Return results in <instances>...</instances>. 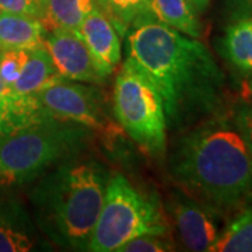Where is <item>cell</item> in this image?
I'll use <instances>...</instances> for the list:
<instances>
[{"instance_id": "cell-1", "label": "cell", "mask_w": 252, "mask_h": 252, "mask_svg": "<svg viewBox=\"0 0 252 252\" xmlns=\"http://www.w3.org/2000/svg\"><path fill=\"white\" fill-rule=\"evenodd\" d=\"M127 34L129 58L160 93L168 130L180 133L230 111L227 77L200 39L152 17L137 20Z\"/></svg>"}, {"instance_id": "cell-2", "label": "cell", "mask_w": 252, "mask_h": 252, "mask_svg": "<svg viewBox=\"0 0 252 252\" xmlns=\"http://www.w3.org/2000/svg\"><path fill=\"white\" fill-rule=\"evenodd\" d=\"M168 156L172 181L225 216L252 195V154L230 111L177 133Z\"/></svg>"}, {"instance_id": "cell-3", "label": "cell", "mask_w": 252, "mask_h": 252, "mask_svg": "<svg viewBox=\"0 0 252 252\" xmlns=\"http://www.w3.org/2000/svg\"><path fill=\"white\" fill-rule=\"evenodd\" d=\"M109 172L97 158L73 157L32 184L30 203L42 237L69 251H87Z\"/></svg>"}, {"instance_id": "cell-4", "label": "cell", "mask_w": 252, "mask_h": 252, "mask_svg": "<svg viewBox=\"0 0 252 252\" xmlns=\"http://www.w3.org/2000/svg\"><path fill=\"white\" fill-rule=\"evenodd\" d=\"M91 140L90 129L54 117L11 133L0 143V189L32 184L55 165L84 153Z\"/></svg>"}, {"instance_id": "cell-5", "label": "cell", "mask_w": 252, "mask_h": 252, "mask_svg": "<svg viewBox=\"0 0 252 252\" xmlns=\"http://www.w3.org/2000/svg\"><path fill=\"white\" fill-rule=\"evenodd\" d=\"M162 233H171V228L158 202L139 190L124 174H109L87 251L118 252L132 238Z\"/></svg>"}, {"instance_id": "cell-6", "label": "cell", "mask_w": 252, "mask_h": 252, "mask_svg": "<svg viewBox=\"0 0 252 252\" xmlns=\"http://www.w3.org/2000/svg\"><path fill=\"white\" fill-rule=\"evenodd\" d=\"M112 109L119 126L144 153L156 158L165 156L168 127L161 95L132 58L115 77Z\"/></svg>"}, {"instance_id": "cell-7", "label": "cell", "mask_w": 252, "mask_h": 252, "mask_svg": "<svg viewBox=\"0 0 252 252\" xmlns=\"http://www.w3.org/2000/svg\"><path fill=\"white\" fill-rule=\"evenodd\" d=\"M36 97L51 117L79 124L101 135L121 133L122 127H118L108 115L104 94L93 84L62 77L45 87Z\"/></svg>"}, {"instance_id": "cell-8", "label": "cell", "mask_w": 252, "mask_h": 252, "mask_svg": "<svg viewBox=\"0 0 252 252\" xmlns=\"http://www.w3.org/2000/svg\"><path fill=\"white\" fill-rule=\"evenodd\" d=\"M165 207L187 251H212L225 223L224 213L180 187L170 192Z\"/></svg>"}, {"instance_id": "cell-9", "label": "cell", "mask_w": 252, "mask_h": 252, "mask_svg": "<svg viewBox=\"0 0 252 252\" xmlns=\"http://www.w3.org/2000/svg\"><path fill=\"white\" fill-rule=\"evenodd\" d=\"M45 48L63 79L89 84H102L105 81L97 70L90 51L77 31H49Z\"/></svg>"}, {"instance_id": "cell-10", "label": "cell", "mask_w": 252, "mask_h": 252, "mask_svg": "<svg viewBox=\"0 0 252 252\" xmlns=\"http://www.w3.org/2000/svg\"><path fill=\"white\" fill-rule=\"evenodd\" d=\"M46 245L27 206L0 189V252H27Z\"/></svg>"}, {"instance_id": "cell-11", "label": "cell", "mask_w": 252, "mask_h": 252, "mask_svg": "<svg viewBox=\"0 0 252 252\" xmlns=\"http://www.w3.org/2000/svg\"><path fill=\"white\" fill-rule=\"evenodd\" d=\"M77 32L89 48L101 77L107 80L117 70L122 59L121 35L114 23L97 6L84 18Z\"/></svg>"}, {"instance_id": "cell-12", "label": "cell", "mask_w": 252, "mask_h": 252, "mask_svg": "<svg viewBox=\"0 0 252 252\" xmlns=\"http://www.w3.org/2000/svg\"><path fill=\"white\" fill-rule=\"evenodd\" d=\"M48 118L51 115L42 107L38 97L18 94L0 79V137H7L20 129Z\"/></svg>"}, {"instance_id": "cell-13", "label": "cell", "mask_w": 252, "mask_h": 252, "mask_svg": "<svg viewBox=\"0 0 252 252\" xmlns=\"http://www.w3.org/2000/svg\"><path fill=\"white\" fill-rule=\"evenodd\" d=\"M217 52L237 77L252 76V17L228 21L217 41Z\"/></svg>"}, {"instance_id": "cell-14", "label": "cell", "mask_w": 252, "mask_h": 252, "mask_svg": "<svg viewBox=\"0 0 252 252\" xmlns=\"http://www.w3.org/2000/svg\"><path fill=\"white\" fill-rule=\"evenodd\" d=\"M48 30L38 17L0 11V49H34L45 45Z\"/></svg>"}, {"instance_id": "cell-15", "label": "cell", "mask_w": 252, "mask_h": 252, "mask_svg": "<svg viewBox=\"0 0 252 252\" xmlns=\"http://www.w3.org/2000/svg\"><path fill=\"white\" fill-rule=\"evenodd\" d=\"M143 17L154 18L190 38L200 39L203 35L200 14L195 11L188 0H150Z\"/></svg>"}, {"instance_id": "cell-16", "label": "cell", "mask_w": 252, "mask_h": 252, "mask_svg": "<svg viewBox=\"0 0 252 252\" xmlns=\"http://www.w3.org/2000/svg\"><path fill=\"white\" fill-rule=\"evenodd\" d=\"M212 251L252 252V195L230 213Z\"/></svg>"}, {"instance_id": "cell-17", "label": "cell", "mask_w": 252, "mask_h": 252, "mask_svg": "<svg viewBox=\"0 0 252 252\" xmlns=\"http://www.w3.org/2000/svg\"><path fill=\"white\" fill-rule=\"evenodd\" d=\"M62 79L56 70L51 55L45 45L30 49L28 61L17 80L13 83V89L23 95L36 97L49 84Z\"/></svg>"}, {"instance_id": "cell-18", "label": "cell", "mask_w": 252, "mask_h": 252, "mask_svg": "<svg viewBox=\"0 0 252 252\" xmlns=\"http://www.w3.org/2000/svg\"><path fill=\"white\" fill-rule=\"evenodd\" d=\"M95 7V0H44L42 23L48 31H79L84 18Z\"/></svg>"}, {"instance_id": "cell-19", "label": "cell", "mask_w": 252, "mask_h": 252, "mask_svg": "<svg viewBox=\"0 0 252 252\" xmlns=\"http://www.w3.org/2000/svg\"><path fill=\"white\" fill-rule=\"evenodd\" d=\"M150 0H95L97 6L114 23L119 35H125L129 28L147 11Z\"/></svg>"}, {"instance_id": "cell-20", "label": "cell", "mask_w": 252, "mask_h": 252, "mask_svg": "<svg viewBox=\"0 0 252 252\" xmlns=\"http://www.w3.org/2000/svg\"><path fill=\"white\" fill-rule=\"evenodd\" d=\"M175 251L171 233L142 234L124 244L118 252H167Z\"/></svg>"}, {"instance_id": "cell-21", "label": "cell", "mask_w": 252, "mask_h": 252, "mask_svg": "<svg viewBox=\"0 0 252 252\" xmlns=\"http://www.w3.org/2000/svg\"><path fill=\"white\" fill-rule=\"evenodd\" d=\"M28 49H0V79L13 86L28 61Z\"/></svg>"}, {"instance_id": "cell-22", "label": "cell", "mask_w": 252, "mask_h": 252, "mask_svg": "<svg viewBox=\"0 0 252 252\" xmlns=\"http://www.w3.org/2000/svg\"><path fill=\"white\" fill-rule=\"evenodd\" d=\"M230 114L252 154V101L244 99L235 104L230 108Z\"/></svg>"}, {"instance_id": "cell-23", "label": "cell", "mask_w": 252, "mask_h": 252, "mask_svg": "<svg viewBox=\"0 0 252 252\" xmlns=\"http://www.w3.org/2000/svg\"><path fill=\"white\" fill-rule=\"evenodd\" d=\"M0 11L24 14L42 20V11L35 0H0Z\"/></svg>"}, {"instance_id": "cell-24", "label": "cell", "mask_w": 252, "mask_h": 252, "mask_svg": "<svg viewBox=\"0 0 252 252\" xmlns=\"http://www.w3.org/2000/svg\"><path fill=\"white\" fill-rule=\"evenodd\" d=\"M221 11L227 23L237 18L252 17V0H223Z\"/></svg>"}, {"instance_id": "cell-25", "label": "cell", "mask_w": 252, "mask_h": 252, "mask_svg": "<svg viewBox=\"0 0 252 252\" xmlns=\"http://www.w3.org/2000/svg\"><path fill=\"white\" fill-rule=\"evenodd\" d=\"M188 1L189 4L195 9V11H196L198 14H203V13L209 9L212 0H188Z\"/></svg>"}, {"instance_id": "cell-26", "label": "cell", "mask_w": 252, "mask_h": 252, "mask_svg": "<svg viewBox=\"0 0 252 252\" xmlns=\"http://www.w3.org/2000/svg\"><path fill=\"white\" fill-rule=\"evenodd\" d=\"M241 89H243L241 93H243L244 99H245V101H252V76L244 79L243 87H241Z\"/></svg>"}, {"instance_id": "cell-27", "label": "cell", "mask_w": 252, "mask_h": 252, "mask_svg": "<svg viewBox=\"0 0 252 252\" xmlns=\"http://www.w3.org/2000/svg\"><path fill=\"white\" fill-rule=\"evenodd\" d=\"M36 4L39 6V9H41V11L44 13V0H35Z\"/></svg>"}, {"instance_id": "cell-28", "label": "cell", "mask_w": 252, "mask_h": 252, "mask_svg": "<svg viewBox=\"0 0 252 252\" xmlns=\"http://www.w3.org/2000/svg\"><path fill=\"white\" fill-rule=\"evenodd\" d=\"M3 139H4V137H0V143H1V142H3Z\"/></svg>"}]
</instances>
